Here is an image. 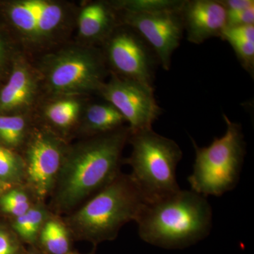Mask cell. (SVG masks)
I'll list each match as a JSON object with an SVG mask.
<instances>
[{"instance_id": "obj_3", "label": "cell", "mask_w": 254, "mask_h": 254, "mask_svg": "<svg viewBox=\"0 0 254 254\" xmlns=\"http://www.w3.org/2000/svg\"><path fill=\"white\" fill-rule=\"evenodd\" d=\"M146 203L130 175L120 173L66 219L73 239L96 247L113 241L128 222L136 221Z\"/></svg>"}, {"instance_id": "obj_24", "label": "cell", "mask_w": 254, "mask_h": 254, "mask_svg": "<svg viewBox=\"0 0 254 254\" xmlns=\"http://www.w3.org/2000/svg\"><path fill=\"white\" fill-rule=\"evenodd\" d=\"M220 38L225 41L241 40L254 42V25L226 27L222 31Z\"/></svg>"}, {"instance_id": "obj_15", "label": "cell", "mask_w": 254, "mask_h": 254, "mask_svg": "<svg viewBox=\"0 0 254 254\" xmlns=\"http://www.w3.org/2000/svg\"><path fill=\"white\" fill-rule=\"evenodd\" d=\"M73 237L66 224L48 218L42 227L37 245L44 254H66L72 252Z\"/></svg>"}, {"instance_id": "obj_10", "label": "cell", "mask_w": 254, "mask_h": 254, "mask_svg": "<svg viewBox=\"0 0 254 254\" xmlns=\"http://www.w3.org/2000/svg\"><path fill=\"white\" fill-rule=\"evenodd\" d=\"M65 150L61 140L48 130L32 137L24 160L25 179L38 199H46L54 190Z\"/></svg>"}, {"instance_id": "obj_20", "label": "cell", "mask_w": 254, "mask_h": 254, "mask_svg": "<svg viewBox=\"0 0 254 254\" xmlns=\"http://www.w3.org/2000/svg\"><path fill=\"white\" fill-rule=\"evenodd\" d=\"M27 132V122L21 115L0 116V143L8 148L19 146Z\"/></svg>"}, {"instance_id": "obj_9", "label": "cell", "mask_w": 254, "mask_h": 254, "mask_svg": "<svg viewBox=\"0 0 254 254\" xmlns=\"http://www.w3.org/2000/svg\"><path fill=\"white\" fill-rule=\"evenodd\" d=\"M180 10L147 14L121 12V23L134 30L154 52L165 71L171 66L172 57L179 48L184 27Z\"/></svg>"}, {"instance_id": "obj_7", "label": "cell", "mask_w": 254, "mask_h": 254, "mask_svg": "<svg viewBox=\"0 0 254 254\" xmlns=\"http://www.w3.org/2000/svg\"><path fill=\"white\" fill-rule=\"evenodd\" d=\"M118 26L105 40L104 59L113 74L153 87L158 58L134 30Z\"/></svg>"}, {"instance_id": "obj_16", "label": "cell", "mask_w": 254, "mask_h": 254, "mask_svg": "<svg viewBox=\"0 0 254 254\" xmlns=\"http://www.w3.org/2000/svg\"><path fill=\"white\" fill-rule=\"evenodd\" d=\"M125 120L110 103L92 104L84 114V128L93 136L115 131L123 127Z\"/></svg>"}, {"instance_id": "obj_18", "label": "cell", "mask_w": 254, "mask_h": 254, "mask_svg": "<svg viewBox=\"0 0 254 254\" xmlns=\"http://www.w3.org/2000/svg\"><path fill=\"white\" fill-rule=\"evenodd\" d=\"M81 110V103L78 100L66 97L47 105L45 116L53 126L65 131L76 123Z\"/></svg>"}, {"instance_id": "obj_25", "label": "cell", "mask_w": 254, "mask_h": 254, "mask_svg": "<svg viewBox=\"0 0 254 254\" xmlns=\"http://www.w3.org/2000/svg\"><path fill=\"white\" fill-rule=\"evenodd\" d=\"M254 25V7L227 11V27Z\"/></svg>"}, {"instance_id": "obj_23", "label": "cell", "mask_w": 254, "mask_h": 254, "mask_svg": "<svg viewBox=\"0 0 254 254\" xmlns=\"http://www.w3.org/2000/svg\"><path fill=\"white\" fill-rule=\"evenodd\" d=\"M25 251L16 235L7 229L0 227V254H23Z\"/></svg>"}, {"instance_id": "obj_26", "label": "cell", "mask_w": 254, "mask_h": 254, "mask_svg": "<svg viewBox=\"0 0 254 254\" xmlns=\"http://www.w3.org/2000/svg\"><path fill=\"white\" fill-rule=\"evenodd\" d=\"M23 204H31V202L27 193L21 189H11L0 197V207Z\"/></svg>"}, {"instance_id": "obj_2", "label": "cell", "mask_w": 254, "mask_h": 254, "mask_svg": "<svg viewBox=\"0 0 254 254\" xmlns=\"http://www.w3.org/2000/svg\"><path fill=\"white\" fill-rule=\"evenodd\" d=\"M213 213L206 197L179 190L145 203L136 220L138 235L150 245L181 249L199 242L211 230Z\"/></svg>"}, {"instance_id": "obj_8", "label": "cell", "mask_w": 254, "mask_h": 254, "mask_svg": "<svg viewBox=\"0 0 254 254\" xmlns=\"http://www.w3.org/2000/svg\"><path fill=\"white\" fill-rule=\"evenodd\" d=\"M98 92L123 115L129 125L130 133L152 128L163 113L155 99L154 87L112 73Z\"/></svg>"}, {"instance_id": "obj_13", "label": "cell", "mask_w": 254, "mask_h": 254, "mask_svg": "<svg viewBox=\"0 0 254 254\" xmlns=\"http://www.w3.org/2000/svg\"><path fill=\"white\" fill-rule=\"evenodd\" d=\"M37 83L24 60L14 63L7 83L0 91V112L11 113L31 105L36 94Z\"/></svg>"}, {"instance_id": "obj_28", "label": "cell", "mask_w": 254, "mask_h": 254, "mask_svg": "<svg viewBox=\"0 0 254 254\" xmlns=\"http://www.w3.org/2000/svg\"><path fill=\"white\" fill-rule=\"evenodd\" d=\"M8 51L6 44L3 41L2 38L0 36V70L4 66L7 61Z\"/></svg>"}, {"instance_id": "obj_29", "label": "cell", "mask_w": 254, "mask_h": 254, "mask_svg": "<svg viewBox=\"0 0 254 254\" xmlns=\"http://www.w3.org/2000/svg\"><path fill=\"white\" fill-rule=\"evenodd\" d=\"M11 189H12V185L6 183V182L1 181L0 180V197L4 194L8 190H11Z\"/></svg>"}, {"instance_id": "obj_31", "label": "cell", "mask_w": 254, "mask_h": 254, "mask_svg": "<svg viewBox=\"0 0 254 254\" xmlns=\"http://www.w3.org/2000/svg\"><path fill=\"white\" fill-rule=\"evenodd\" d=\"M66 254H81L77 253V252H73V251H72V252H69V253H68ZM87 254H95V248L94 249V250L92 251L91 253Z\"/></svg>"}, {"instance_id": "obj_27", "label": "cell", "mask_w": 254, "mask_h": 254, "mask_svg": "<svg viewBox=\"0 0 254 254\" xmlns=\"http://www.w3.org/2000/svg\"><path fill=\"white\" fill-rule=\"evenodd\" d=\"M226 11H240L254 7V0H218Z\"/></svg>"}, {"instance_id": "obj_1", "label": "cell", "mask_w": 254, "mask_h": 254, "mask_svg": "<svg viewBox=\"0 0 254 254\" xmlns=\"http://www.w3.org/2000/svg\"><path fill=\"white\" fill-rule=\"evenodd\" d=\"M128 127L92 136L65 150L53 195V209L68 213L84 203L120 175Z\"/></svg>"}, {"instance_id": "obj_22", "label": "cell", "mask_w": 254, "mask_h": 254, "mask_svg": "<svg viewBox=\"0 0 254 254\" xmlns=\"http://www.w3.org/2000/svg\"><path fill=\"white\" fill-rule=\"evenodd\" d=\"M232 49L242 65L252 78L254 76V42L229 40Z\"/></svg>"}, {"instance_id": "obj_12", "label": "cell", "mask_w": 254, "mask_h": 254, "mask_svg": "<svg viewBox=\"0 0 254 254\" xmlns=\"http://www.w3.org/2000/svg\"><path fill=\"white\" fill-rule=\"evenodd\" d=\"M180 12L187 41L193 44L220 38L227 27V11L218 1L185 0Z\"/></svg>"}, {"instance_id": "obj_30", "label": "cell", "mask_w": 254, "mask_h": 254, "mask_svg": "<svg viewBox=\"0 0 254 254\" xmlns=\"http://www.w3.org/2000/svg\"><path fill=\"white\" fill-rule=\"evenodd\" d=\"M23 254H44L43 252H41L39 250H38L37 247H32L31 249H30L29 250L25 251L24 253Z\"/></svg>"}, {"instance_id": "obj_17", "label": "cell", "mask_w": 254, "mask_h": 254, "mask_svg": "<svg viewBox=\"0 0 254 254\" xmlns=\"http://www.w3.org/2000/svg\"><path fill=\"white\" fill-rule=\"evenodd\" d=\"M48 218V213L44 206L41 204L31 205L26 213L15 218L12 227L23 242L33 247L37 245L42 227Z\"/></svg>"}, {"instance_id": "obj_6", "label": "cell", "mask_w": 254, "mask_h": 254, "mask_svg": "<svg viewBox=\"0 0 254 254\" xmlns=\"http://www.w3.org/2000/svg\"><path fill=\"white\" fill-rule=\"evenodd\" d=\"M46 72L53 94L71 97L98 92L106 75L104 56L92 48H68L50 58Z\"/></svg>"}, {"instance_id": "obj_14", "label": "cell", "mask_w": 254, "mask_h": 254, "mask_svg": "<svg viewBox=\"0 0 254 254\" xmlns=\"http://www.w3.org/2000/svg\"><path fill=\"white\" fill-rule=\"evenodd\" d=\"M115 11L110 3L104 1L86 5L78 16L80 36L90 41H105L118 27Z\"/></svg>"}, {"instance_id": "obj_4", "label": "cell", "mask_w": 254, "mask_h": 254, "mask_svg": "<svg viewBox=\"0 0 254 254\" xmlns=\"http://www.w3.org/2000/svg\"><path fill=\"white\" fill-rule=\"evenodd\" d=\"M128 141L132 152L126 163L131 167L130 175L146 203L181 190L177 182L176 169L183 154L176 142L152 128L130 133Z\"/></svg>"}, {"instance_id": "obj_21", "label": "cell", "mask_w": 254, "mask_h": 254, "mask_svg": "<svg viewBox=\"0 0 254 254\" xmlns=\"http://www.w3.org/2000/svg\"><path fill=\"white\" fill-rule=\"evenodd\" d=\"M25 178V163L19 155L0 144V180L12 185Z\"/></svg>"}, {"instance_id": "obj_5", "label": "cell", "mask_w": 254, "mask_h": 254, "mask_svg": "<svg viewBox=\"0 0 254 254\" xmlns=\"http://www.w3.org/2000/svg\"><path fill=\"white\" fill-rule=\"evenodd\" d=\"M226 131L206 147L192 139L195 156L193 172L188 177L190 190L198 194L220 196L236 187L246 155L242 126L223 114Z\"/></svg>"}, {"instance_id": "obj_19", "label": "cell", "mask_w": 254, "mask_h": 254, "mask_svg": "<svg viewBox=\"0 0 254 254\" xmlns=\"http://www.w3.org/2000/svg\"><path fill=\"white\" fill-rule=\"evenodd\" d=\"M185 0H120L110 2L116 11L133 14L177 11Z\"/></svg>"}, {"instance_id": "obj_11", "label": "cell", "mask_w": 254, "mask_h": 254, "mask_svg": "<svg viewBox=\"0 0 254 254\" xmlns=\"http://www.w3.org/2000/svg\"><path fill=\"white\" fill-rule=\"evenodd\" d=\"M8 15L23 37L38 43L46 41L63 26L64 9L48 0H21L10 4Z\"/></svg>"}]
</instances>
